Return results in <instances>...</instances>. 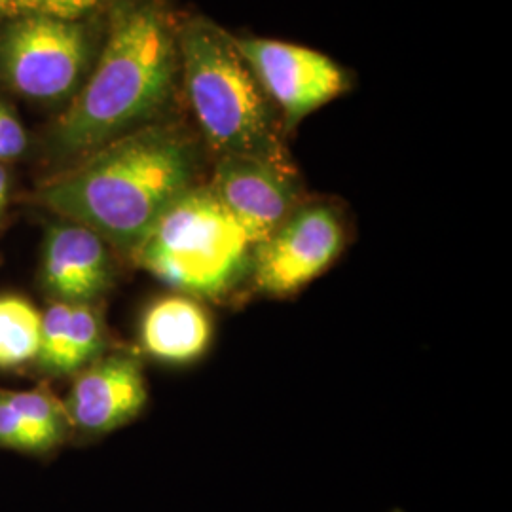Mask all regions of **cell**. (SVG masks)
Here are the masks:
<instances>
[{"mask_svg":"<svg viewBox=\"0 0 512 512\" xmlns=\"http://www.w3.org/2000/svg\"><path fill=\"white\" fill-rule=\"evenodd\" d=\"M179 86V21L169 2L114 0L92 71L50 131L48 154L78 162L160 122Z\"/></svg>","mask_w":512,"mask_h":512,"instance_id":"cell-1","label":"cell"},{"mask_svg":"<svg viewBox=\"0 0 512 512\" xmlns=\"http://www.w3.org/2000/svg\"><path fill=\"white\" fill-rule=\"evenodd\" d=\"M200 169V141L156 122L74 162L38 190L37 200L131 258L165 211L200 184Z\"/></svg>","mask_w":512,"mask_h":512,"instance_id":"cell-2","label":"cell"},{"mask_svg":"<svg viewBox=\"0 0 512 512\" xmlns=\"http://www.w3.org/2000/svg\"><path fill=\"white\" fill-rule=\"evenodd\" d=\"M181 86L203 145L217 158L294 165L285 129L234 38L203 16L179 21Z\"/></svg>","mask_w":512,"mask_h":512,"instance_id":"cell-3","label":"cell"},{"mask_svg":"<svg viewBox=\"0 0 512 512\" xmlns=\"http://www.w3.org/2000/svg\"><path fill=\"white\" fill-rule=\"evenodd\" d=\"M255 245L209 183H200L165 211L129 260L177 293L228 302L251 283Z\"/></svg>","mask_w":512,"mask_h":512,"instance_id":"cell-4","label":"cell"},{"mask_svg":"<svg viewBox=\"0 0 512 512\" xmlns=\"http://www.w3.org/2000/svg\"><path fill=\"white\" fill-rule=\"evenodd\" d=\"M103 33L80 18L31 14L0 31V82L38 103H69L92 71Z\"/></svg>","mask_w":512,"mask_h":512,"instance_id":"cell-5","label":"cell"},{"mask_svg":"<svg viewBox=\"0 0 512 512\" xmlns=\"http://www.w3.org/2000/svg\"><path fill=\"white\" fill-rule=\"evenodd\" d=\"M346 241V220L334 203L304 200L256 243L249 289L270 298L293 296L329 270Z\"/></svg>","mask_w":512,"mask_h":512,"instance_id":"cell-6","label":"cell"},{"mask_svg":"<svg viewBox=\"0 0 512 512\" xmlns=\"http://www.w3.org/2000/svg\"><path fill=\"white\" fill-rule=\"evenodd\" d=\"M232 38L272 101L287 137L306 116L351 90V73L329 55L274 38Z\"/></svg>","mask_w":512,"mask_h":512,"instance_id":"cell-7","label":"cell"},{"mask_svg":"<svg viewBox=\"0 0 512 512\" xmlns=\"http://www.w3.org/2000/svg\"><path fill=\"white\" fill-rule=\"evenodd\" d=\"M209 186L255 243L270 236L306 200L294 165L247 156H222Z\"/></svg>","mask_w":512,"mask_h":512,"instance_id":"cell-8","label":"cell"},{"mask_svg":"<svg viewBox=\"0 0 512 512\" xmlns=\"http://www.w3.org/2000/svg\"><path fill=\"white\" fill-rule=\"evenodd\" d=\"M147 401V378L139 357L116 351L82 368L63 404L71 427L101 437L135 420Z\"/></svg>","mask_w":512,"mask_h":512,"instance_id":"cell-9","label":"cell"},{"mask_svg":"<svg viewBox=\"0 0 512 512\" xmlns=\"http://www.w3.org/2000/svg\"><path fill=\"white\" fill-rule=\"evenodd\" d=\"M40 275L54 302L95 304L116 277L112 249L90 228L61 219L44 239Z\"/></svg>","mask_w":512,"mask_h":512,"instance_id":"cell-10","label":"cell"},{"mask_svg":"<svg viewBox=\"0 0 512 512\" xmlns=\"http://www.w3.org/2000/svg\"><path fill=\"white\" fill-rule=\"evenodd\" d=\"M213 334V319L205 304L181 293L154 300L139 327L143 351L165 365L196 363L207 353Z\"/></svg>","mask_w":512,"mask_h":512,"instance_id":"cell-11","label":"cell"},{"mask_svg":"<svg viewBox=\"0 0 512 512\" xmlns=\"http://www.w3.org/2000/svg\"><path fill=\"white\" fill-rule=\"evenodd\" d=\"M4 395L27 427L35 444V454H50L65 442L71 431L67 410L48 387L4 391Z\"/></svg>","mask_w":512,"mask_h":512,"instance_id":"cell-12","label":"cell"},{"mask_svg":"<svg viewBox=\"0 0 512 512\" xmlns=\"http://www.w3.org/2000/svg\"><path fill=\"white\" fill-rule=\"evenodd\" d=\"M42 315L21 296H0V368L35 361L40 348Z\"/></svg>","mask_w":512,"mask_h":512,"instance_id":"cell-13","label":"cell"},{"mask_svg":"<svg viewBox=\"0 0 512 512\" xmlns=\"http://www.w3.org/2000/svg\"><path fill=\"white\" fill-rule=\"evenodd\" d=\"M105 327L93 304H73L67 344L61 355L57 376L78 374L105 351Z\"/></svg>","mask_w":512,"mask_h":512,"instance_id":"cell-14","label":"cell"},{"mask_svg":"<svg viewBox=\"0 0 512 512\" xmlns=\"http://www.w3.org/2000/svg\"><path fill=\"white\" fill-rule=\"evenodd\" d=\"M73 304L54 302L50 310L42 315L40 323V348H38V366L50 374H57L61 355L69 336Z\"/></svg>","mask_w":512,"mask_h":512,"instance_id":"cell-15","label":"cell"},{"mask_svg":"<svg viewBox=\"0 0 512 512\" xmlns=\"http://www.w3.org/2000/svg\"><path fill=\"white\" fill-rule=\"evenodd\" d=\"M101 0H0V16L14 19L31 14H54L65 18H80Z\"/></svg>","mask_w":512,"mask_h":512,"instance_id":"cell-16","label":"cell"},{"mask_svg":"<svg viewBox=\"0 0 512 512\" xmlns=\"http://www.w3.org/2000/svg\"><path fill=\"white\" fill-rule=\"evenodd\" d=\"M0 448L35 454L33 439L4 391H0Z\"/></svg>","mask_w":512,"mask_h":512,"instance_id":"cell-17","label":"cell"},{"mask_svg":"<svg viewBox=\"0 0 512 512\" xmlns=\"http://www.w3.org/2000/svg\"><path fill=\"white\" fill-rule=\"evenodd\" d=\"M27 148V131L16 112L0 103V164L23 156Z\"/></svg>","mask_w":512,"mask_h":512,"instance_id":"cell-18","label":"cell"},{"mask_svg":"<svg viewBox=\"0 0 512 512\" xmlns=\"http://www.w3.org/2000/svg\"><path fill=\"white\" fill-rule=\"evenodd\" d=\"M8 194H10V175H8L4 164H0V215H2L4 209H6Z\"/></svg>","mask_w":512,"mask_h":512,"instance_id":"cell-19","label":"cell"},{"mask_svg":"<svg viewBox=\"0 0 512 512\" xmlns=\"http://www.w3.org/2000/svg\"><path fill=\"white\" fill-rule=\"evenodd\" d=\"M389 512H406L404 509H401V507H395V509H391Z\"/></svg>","mask_w":512,"mask_h":512,"instance_id":"cell-20","label":"cell"}]
</instances>
